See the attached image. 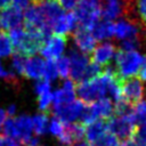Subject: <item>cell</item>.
Masks as SVG:
<instances>
[{
  "label": "cell",
  "instance_id": "obj_2",
  "mask_svg": "<svg viewBox=\"0 0 146 146\" xmlns=\"http://www.w3.org/2000/svg\"><path fill=\"white\" fill-rule=\"evenodd\" d=\"M115 72L121 81L132 78L138 73L143 56L136 50H117L115 54Z\"/></svg>",
  "mask_w": 146,
  "mask_h": 146
},
{
  "label": "cell",
  "instance_id": "obj_33",
  "mask_svg": "<svg viewBox=\"0 0 146 146\" xmlns=\"http://www.w3.org/2000/svg\"><path fill=\"white\" fill-rule=\"evenodd\" d=\"M51 102H52V94L51 92H48V94H43V95L38 96L39 108L43 113H46L47 111H49V107H50Z\"/></svg>",
  "mask_w": 146,
  "mask_h": 146
},
{
  "label": "cell",
  "instance_id": "obj_7",
  "mask_svg": "<svg viewBox=\"0 0 146 146\" xmlns=\"http://www.w3.org/2000/svg\"><path fill=\"white\" fill-rule=\"evenodd\" d=\"M123 16L127 19L140 23L146 29V0H121Z\"/></svg>",
  "mask_w": 146,
  "mask_h": 146
},
{
  "label": "cell",
  "instance_id": "obj_26",
  "mask_svg": "<svg viewBox=\"0 0 146 146\" xmlns=\"http://www.w3.org/2000/svg\"><path fill=\"white\" fill-rule=\"evenodd\" d=\"M0 79H2L9 86H13L15 88H18L19 87V80H18L17 75L14 72H11V71L6 70L2 66L1 62H0Z\"/></svg>",
  "mask_w": 146,
  "mask_h": 146
},
{
  "label": "cell",
  "instance_id": "obj_31",
  "mask_svg": "<svg viewBox=\"0 0 146 146\" xmlns=\"http://www.w3.org/2000/svg\"><path fill=\"white\" fill-rule=\"evenodd\" d=\"M140 46H141V36H135L122 40L120 47L122 50H136Z\"/></svg>",
  "mask_w": 146,
  "mask_h": 146
},
{
  "label": "cell",
  "instance_id": "obj_6",
  "mask_svg": "<svg viewBox=\"0 0 146 146\" xmlns=\"http://www.w3.org/2000/svg\"><path fill=\"white\" fill-rule=\"evenodd\" d=\"M67 57H68L70 64H71L70 76H71L72 81L75 82V83H79V82L83 81L86 70H87V67L90 63L89 58L87 57L86 54L81 52L78 49H71Z\"/></svg>",
  "mask_w": 146,
  "mask_h": 146
},
{
  "label": "cell",
  "instance_id": "obj_24",
  "mask_svg": "<svg viewBox=\"0 0 146 146\" xmlns=\"http://www.w3.org/2000/svg\"><path fill=\"white\" fill-rule=\"evenodd\" d=\"M32 122H33V130L38 136L43 135L48 130V115L46 113H40L34 115L32 117Z\"/></svg>",
  "mask_w": 146,
  "mask_h": 146
},
{
  "label": "cell",
  "instance_id": "obj_30",
  "mask_svg": "<svg viewBox=\"0 0 146 146\" xmlns=\"http://www.w3.org/2000/svg\"><path fill=\"white\" fill-rule=\"evenodd\" d=\"M26 60H27V58H26L25 56L21 55V54L15 52V54L13 55V62H11L13 67H14L15 71H16L18 74H21V75H24V68H25Z\"/></svg>",
  "mask_w": 146,
  "mask_h": 146
},
{
  "label": "cell",
  "instance_id": "obj_3",
  "mask_svg": "<svg viewBox=\"0 0 146 146\" xmlns=\"http://www.w3.org/2000/svg\"><path fill=\"white\" fill-rule=\"evenodd\" d=\"M74 10L78 26L90 31L102 16L103 0H80Z\"/></svg>",
  "mask_w": 146,
  "mask_h": 146
},
{
  "label": "cell",
  "instance_id": "obj_16",
  "mask_svg": "<svg viewBox=\"0 0 146 146\" xmlns=\"http://www.w3.org/2000/svg\"><path fill=\"white\" fill-rule=\"evenodd\" d=\"M84 106H86V104L82 100L75 99L71 104H68L64 107H60L58 110H55L54 114H55L56 117L60 119L63 122L72 123L73 121H76V120L80 119Z\"/></svg>",
  "mask_w": 146,
  "mask_h": 146
},
{
  "label": "cell",
  "instance_id": "obj_12",
  "mask_svg": "<svg viewBox=\"0 0 146 146\" xmlns=\"http://www.w3.org/2000/svg\"><path fill=\"white\" fill-rule=\"evenodd\" d=\"M75 84L72 80L65 81L62 89H58L52 94V111L64 107L75 100Z\"/></svg>",
  "mask_w": 146,
  "mask_h": 146
},
{
  "label": "cell",
  "instance_id": "obj_38",
  "mask_svg": "<svg viewBox=\"0 0 146 146\" xmlns=\"http://www.w3.org/2000/svg\"><path fill=\"white\" fill-rule=\"evenodd\" d=\"M11 2L14 7L18 8L19 10H23L29 7V5L31 3V0H11Z\"/></svg>",
  "mask_w": 146,
  "mask_h": 146
},
{
  "label": "cell",
  "instance_id": "obj_13",
  "mask_svg": "<svg viewBox=\"0 0 146 146\" xmlns=\"http://www.w3.org/2000/svg\"><path fill=\"white\" fill-rule=\"evenodd\" d=\"M84 132H86V127L82 123L64 122V128H63V131L59 135L58 139L64 145H67V146L74 145L75 143H80L82 140V138L84 137Z\"/></svg>",
  "mask_w": 146,
  "mask_h": 146
},
{
  "label": "cell",
  "instance_id": "obj_5",
  "mask_svg": "<svg viewBox=\"0 0 146 146\" xmlns=\"http://www.w3.org/2000/svg\"><path fill=\"white\" fill-rule=\"evenodd\" d=\"M137 127L136 116L132 113L123 116H111L107 119V129L111 133L115 135L119 139H129L133 136Z\"/></svg>",
  "mask_w": 146,
  "mask_h": 146
},
{
  "label": "cell",
  "instance_id": "obj_22",
  "mask_svg": "<svg viewBox=\"0 0 146 146\" xmlns=\"http://www.w3.org/2000/svg\"><path fill=\"white\" fill-rule=\"evenodd\" d=\"M97 117L99 119H110L114 114V106L112 99L108 97H104L91 104Z\"/></svg>",
  "mask_w": 146,
  "mask_h": 146
},
{
  "label": "cell",
  "instance_id": "obj_32",
  "mask_svg": "<svg viewBox=\"0 0 146 146\" xmlns=\"http://www.w3.org/2000/svg\"><path fill=\"white\" fill-rule=\"evenodd\" d=\"M133 114L136 116L137 123L146 119V102L140 100L133 105Z\"/></svg>",
  "mask_w": 146,
  "mask_h": 146
},
{
  "label": "cell",
  "instance_id": "obj_19",
  "mask_svg": "<svg viewBox=\"0 0 146 146\" xmlns=\"http://www.w3.org/2000/svg\"><path fill=\"white\" fill-rule=\"evenodd\" d=\"M75 23H76V18L75 15L71 11L68 13H64L58 21L55 23V25L52 26V32L55 34H59V35H67L70 32H72L75 27Z\"/></svg>",
  "mask_w": 146,
  "mask_h": 146
},
{
  "label": "cell",
  "instance_id": "obj_45",
  "mask_svg": "<svg viewBox=\"0 0 146 146\" xmlns=\"http://www.w3.org/2000/svg\"><path fill=\"white\" fill-rule=\"evenodd\" d=\"M0 29H1V27H0ZM0 32H1V31H0Z\"/></svg>",
  "mask_w": 146,
  "mask_h": 146
},
{
  "label": "cell",
  "instance_id": "obj_18",
  "mask_svg": "<svg viewBox=\"0 0 146 146\" xmlns=\"http://www.w3.org/2000/svg\"><path fill=\"white\" fill-rule=\"evenodd\" d=\"M108 131L107 129V119H98L95 122L86 127L84 138L88 143L95 144L104 133Z\"/></svg>",
  "mask_w": 146,
  "mask_h": 146
},
{
  "label": "cell",
  "instance_id": "obj_28",
  "mask_svg": "<svg viewBox=\"0 0 146 146\" xmlns=\"http://www.w3.org/2000/svg\"><path fill=\"white\" fill-rule=\"evenodd\" d=\"M92 145L94 146H120V143H119V138L115 135L107 131Z\"/></svg>",
  "mask_w": 146,
  "mask_h": 146
},
{
  "label": "cell",
  "instance_id": "obj_37",
  "mask_svg": "<svg viewBox=\"0 0 146 146\" xmlns=\"http://www.w3.org/2000/svg\"><path fill=\"white\" fill-rule=\"evenodd\" d=\"M0 146H21L15 139L8 137V136H3L0 135Z\"/></svg>",
  "mask_w": 146,
  "mask_h": 146
},
{
  "label": "cell",
  "instance_id": "obj_35",
  "mask_svg": "<svg viewBox=\"0 0 146 146\" xmlns=\"http://www.w3.org/2000/svg\"><path fill=\"white\" fill-rule=\"evenodd\" d=\"M34 89H35V94L38 95V96H40V95H43V94H48V92H51L50 91V83H49V81H47V80H40V81H38L36 83H35V86H34Z\"/></svg>",
  "mask_w": 146,
  "mask_h": 146
},
{
  "label": "cell",
  "instance_id": "obj_40",
  "mask_svg": "<svg viewBox=\"0 0 146 146\" xmlns=\"http://www.w3.org/2000/svg\"><path fill=\"white\" fill-rule=\"evenodd\" d=\"M120 146H146V144H143L140 141H138L137 139L135 138H129V139H125L123 140V143L120 145Z\"/></svg>",
  "mask_w": 146,
  "mask_h": 146
},
{
  "label": "cell",
  "instance_id": "obj_41",
  "mask_svg": "<svg viewBox=\"0 0 146 146\" xmlns=\"http://www.w3.org/2000/svg\"><path fill=\"white\" fill-rule=\"evenodd\" d=\"M7 115H8L7 114V111L0 108V129L3 127V124H5L6 120H7Z\"/></svg>",
  "mask_w": 146,
  "mask_h": 146
},
{
  "label": "cell",
  "instance_id": "obj_11",
  "mask_svg": "<svg viewBox=\"0 0 146 146\" xmlns=\"http://www.w3.org/2000/svg\"><path fill=\"white\" fill-rule=\"evenodd\" d=\"M24 21V15L22 10L14 6H9L0 10V27L5 31H13L21 29L22 22Z\"/></svg>",
  "mask_w": 146,
  "mask_h": 146
},
{
  "label": "cell",
  "instance_id": "obj_39",
  "mask_svg": "<svg viewBox=\"0 0 146 146\" xmlns=\"http://www.w3.org/2000/svg\"><path fill=\"white\" fill-rule=\"evenodd\" d=\"M138 78L146 82V56L143 58V62H141V65L139 67V71H138Z\"/></svg>",
  "mask_w": 146,
  "mask_h": 146
},
{
  "label": "cell",
  "instance_id": "obj_4",
  "mask_svg": "<svg viewBox=\"0 0 146 146\" xmlns=\"http://www.w3.org/2000/svg\"><path fill=\"white\" fill-rule=\"evenodd\" d=\"M2 130L6 136L18 139L19 141L27 145L33 138V122L32 117L29 115H21L17 117H9L6 120Z\"/></svg>",
  "mask_w": 146,
  "mask_h": 146
},
{
  "label": "cell",
  "instance_id": "obj_20",
  "mask_svg": "<svg viewBox=\"0 0 146 146\" xmlns=\"http://www.w3.org/2000/svg\"><path fill=\"white\" fill-rule=\"evenodd\" d=\"M44 66L46 60L40 57H31L26 60L24 75L31 79H41L44 74Z\"/></svg>",
  "mask_w": 146,
  "mask_h": 146
},
{
  "label": "cell",
  "instance_id": "obj_14",
  "mask_svg": "<svg viewBox=\"0 0 146 146\" xmlns=\"http://www.w3.org/2000/svg\"><path fill=\"white\" fill-rule=\"evenodd\" d=\"M116 54L115 46L111 42H105L102 43L97 47L91 52V62L102 66L103 68L111 66L112 59L114 58V55Z\"/></svg>",
  "mask_w": 146,
  "mask_h": 146
},
{
  "label": "cell",
  "instance_id": "obj_15",
  "mask_svg": "<svg viewBox=\"0 0 146 146\" xmlns=\"http://www.w3.org/2000/svg\"><path fill=\"white\" fill-rule=\"evenodd\" d=\"M39 5L43 14L47 27L52 32V26L58 21V18L64 14L63 8L58 0H39Z\"/></svg>",
  "mask_w": 146,
  "mask_h": 146
},
{
  "label": "cell",
  "instance_id": "obj_44",
  "mask_svg": "<svg viewBox=\"0 0 146 146\" xmlns=\"http://www.w3.org/2000/svg\"><path fill=\"white\" fill-rule=\"evenodd\" d=\"M75 146H94V145L90 144V143H88V141L86 140V141H80V143H78V145H75Z\"/></svg>",
  "mask_w": 146,
  "mask_h": 146
},
{
  "label": "cell",
  "instance_id": "obj_9",
  "mask_svg": "<svg viewBox=\"0 0 146 146\" xmlns=\"http://www.w3.org/2000/svg\"><path fill=\"white\" fill-rule=\"evenodd\" d=\"M66 42L67 39L65 35H59V34L50 35L41 49V55L47 59L57 60L58 58L62 57Z\"/></svg>",
  "mask_w": 146,
  "mask_h": 146
},
{
  "label": "cell",
  "instance_id": "obj_42",
  "mask_svg": "<svg viewBox=\"0 0 146 146\" xmlns=\"http://www.w3.org/2000/svg\"><path fill=\"white\" fill-rule=\"evenodd\" d=\"M10 2H11V0H0V10L9 7Z\"/></svg>",
  "mask_w": 146,
  "mask_h": 146
},
{
  "label": "cell",
  "instance_id": "obj_34",
  "mask_svg": "<svg viewBox=\"0 0 146 146\" xmlns=\"http://www.w3.org/2000/svg\"><path fill=\"white\" fill-rule=\"evenodd\" d=\"M63 128H64V122H63L60 119L54 116V117L51 119V121H50V124H49V131H50L54 136H56V137L58 138L59 135H60L62 131H63Z\"/></svg>",
  "mask_w": 146,
  "mask_h": 146
},
{
  "label": "cell",
  "instance_id": "obj_1",
  "mask_svg": "<svg viewBox=\"0 0 146 146\" xmlns=\"http://www.w3.org/2000/svg\"><path fill=\"white\" fill-rule=\"evenodd\" d=\"M9 36L15 52L25 57H31L38 51H41L48 39L42 32H30L22 29L10 31Z\"/></svg>",
  "mask_w": 146,
  "mask_h": 146
},
{
  "label": "cell",
  "instance_id": "obj_8",
  "mask_svg": "<svg viewBox=\"0 0 146 146\" xmlns=\"http://www.w3.org/2000/svg\"><path fill=\"white\" fill-rule=\"evenodd\" d=\"M121 95L125 100H128L132 105L143 100L144 86L140 79L132 76L123 80L121 83Z\"/></svg>",
  "mask_w": 146,
  "mask_h": 146
},
{
  "label": "cell",
  "instance_id": "obj_21",
  "mask_svg": "<svg viewBox=\"0 0 146 146\" xmlns=\"http://www.w3.org/2000/svg\"><path fill=\"white\" fill-rule=\"evenodd\" d=\"M90 32L97 41L108 39V38L114 36V24L106 19L98 21L94 25V27L90 30Z\"/></svg>",
  "mask_w": 146,
  "mask_h": 146
},
{
  "label": "cell",
  "instance_id": "obj_17",
  "mask_svg": "<svg viewBox=\"0 0 146 146\" xmlns=\"http://www.w3.org/2000/svg\"><path fill=\"white\" fill-rule=\"evenodd\" d=\"M72 36L74 39V42H75L78 49L83 54L92 52V50L96 47L97 40L94 38V35L91 34V32L89 30L78 26L76 29H74Z\"/></svg>",
  "mask_w": 146,
  "mask_h": 146
},
{
  "label": "cell",
  "instance_id": "obj_43",
  "mask_svg": "<svg viewBox=\"0 0 146 146\" xmlns=\"http://www.w3.org/2000/svg\"><path fill=\"white\" fill-rule=\"evenodd\" d=\"M16 113V107L14 106V105H10L9 107H8V111H7V114L10 116V117H13V115Z\"/></svg>",
  "mask_w": 146,
  "mask_h": 146
},
{
  "label": "cell",
  "instance_id": "obj_27",
  "mask_svg": "<svg viewBox=\"0 0 146 146\" xmlns=\"http://www.w3.org/2000/svg\"><path fill=\"white\" fill-rule=\"evenodd\" d=\"M56 66H57V72L58 75L63 79H66L67 76H70V72H71V64H70V59L68 57H60L56 60Z\"/></svg>",
  "mask_w": 146,
  "mask_h": 146
},
{
  "label": "cell",
  "instance_id": "obj_23",
  "mask_svg": "<svg viewBox=\"0 0 146 146\" xmlns=\"http://www.w3.org/2000/svg\"><path fill=\"white\" fill-rule=\"evenodd\" d=\"M123 15V5L121 0H106L105 6H103L102 16L106 21H113L119 16Z\"/></svg>",
  "mask_w": 146,
  "mask_h": 146
},
{
  "label": "cell",
  "instance_id": "obj_29",
  "mask_svg": "<svg viewBox=\"0 0 146 146\" xmlns=\"http://www.w3.org/2000/svg\"><path fill=\"white\" fill-rule=\"evenodd\" d=\"M57 76H58V72H57L56 62L47 59L46 60V66H44V74H43L44 80L51 81V80H55Z\"/></svg>",
  "mask_w": 146,
  "mask_h": 146
},
{
  "label": "cell",
  "instance_id": "obj_10",
  "mask_svg": "<svg viewBox=\"0 0 146 146\" xmlns=\"http://www.w3.org/2000/svg\"><path fill=\"white\" fill-rule=\"evenodd\" d=\"M141 27L144 26L135 21L127 18L119 19L116 23H114V38L119 40H125L129 38L141 36Z\"/></svg>",
  "mask_w": 146,
  "mask_h": 146
},
{
  "label": "cell",
  "instance_id": "obj_25",
  "mask_svg": "<svg viewBox=\"0 0 146 146\" xmlns=\"http://www.w3.org/2000/svg\"><path fill=\"white\" fill-rule=\"evenodd\" d=\"M13 52V43L10 36L6 32H0V57H7Z\"/></svg>",
  "mask_w": 146,
  "mask_h": 146
},
{
  "label": "cell",
  "instance_id": "obj_36",
  "mask_svg": "<svg viewBox=\"0 0 146 146\" xmlns=\"http://www.w3.org/2000/svg\"><path fill=\"white\" fill-rule=\"evenodd\" d=\"M79 1L80 0H58V2L60 3L62 8L63 9H66V10L75 9V7L79 3Z\"/></svg>",
  "mask_w": 146,
  "mask_h": 146
}]
</instances>
